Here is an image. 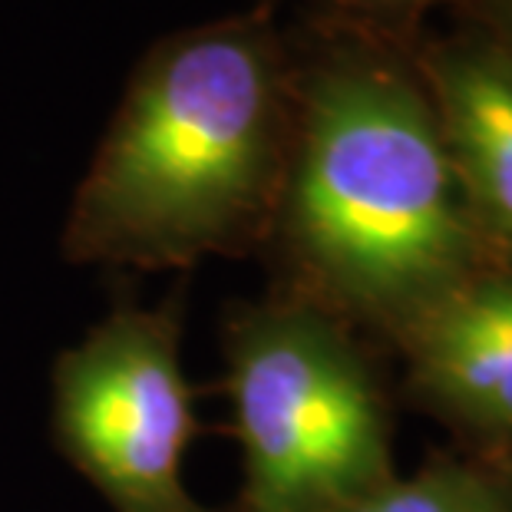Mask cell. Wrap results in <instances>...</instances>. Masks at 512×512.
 Returning <instances> with one entry per match:
<instances>
[{"label": "cell", "instance_id": "cell-1", "mask_svg": "<svg viewBox=\"0 0 512 512\" xmlns=\"http://www.w3.org/2000/svg\"><path fill=\"white\" fill-rule=\"evenodd\" d=\"M271 235L294 275V298L394 344L496 261L417 67L364 40L294 76Z\"/></svg>", "mask_w": 512, "mask_h": 512}, {"label": "cell", "instance_id": "cell-2", "mask_svg": "<svg viewBox=\"0 0 512 512\" xmlns=\"http://www.w3.org/2000/svg\"><path fill=\"white\" fill-rule=\"evenodd\" d=\"M294 73L268 10L172 34L129 80L63 232L83 265L189 268L271 238Z\"/></svg>", "mask_w": 512, "mask_h": 512}, {"label": "cell", "instance_id": "cell-3", "mask_svg": "<svg viewBox=\"0 0 512 512\" xmlns=\"http://www.w3.org/2000/svg\"><path fill=\"white\" fill-rule=\"evenodd\" d=\"M238 512H351L394 476L387 403L347 324L301 298L228 328Z\"/></svg>", "mask_w": 512, "mask_h": 512}, {"label": "cell", "instance_id": "cell-4", "mask_svg": "<svg viewBox=\"0 0 512 512\" xmlns=\"http://www.w3.org/2000/svg\"><path fill=\"white\" fill-rule=\"evenodd\" d=\"M53 423L73 466L116 512H212L182 476L195 410L176 304L116 311L63 354Z\"/></svg>", "mask_w": 512, "mask_h": 512}, {"label": "cell", "instance_id": "cell-5", "mask_svg": "<svg viewBox=\"0 0 512 512\" xmlns=\"http://www.w3.org/2000/svg\"><path fill=\"white\" fill-rule=\"evenodd\" d=\"M410 394L476 453L512 456V261H489L397 341Z\"/></svg>", "mask_w": 512, "mask_h": 512}, {"label": "cell", "instance_id": "cell-6", "mask_svg": "<svg viewBox=\"0 0 512 512\" xmlns=\"http://www.w3.org/2000/svg\"><path fill=\"white\" fill-rule=\"evenodd\" d=\"M486 248L512 261V50L433 43L413 60Z\"/></svg>", "mask_w": 512, "mask_h": 512}, {"label": "cell", "instance_id": "cell-7", "mask_svg": "<svg viewBox=\"0 0 512 512\" xmlns=\"http://www.w3.org/2000/svg\"><path fill=\"white\" fill-rule=\"evenodd\" d=\"M351 512H512V456L440 453L390 476Z\"/></svg>", "mask_w": 512, "mask_h": 512}, {"label": "cell", "instance_id": "cell-8", "mask_svg": "<svg viewBox=\"0 0 512 512\" xmlns=\"http://www.w3.org/2000/svg\"><path fill=\"white\" fill-rule=\"evenodd\" d=\"M347 10H361V14H374V17H407L417 14V10L437 4V0H334Z\"/></svg>", "mask_w": 512, "mask_h": 512}, {"label": "cell", "instance_id": "cell-9", "mask_svg": "<svg viewBox=\"0 0 512 512\" xmlns=\"http://www.w3.org/2000/svg\"><path fill=\"white\" fill-rule=\"evenodd\" d=\"M503 4H506V14H509V20H512V0H503Z\"/></svg>", "mask_w": 512, "mask_h": 512}]
</instances>
